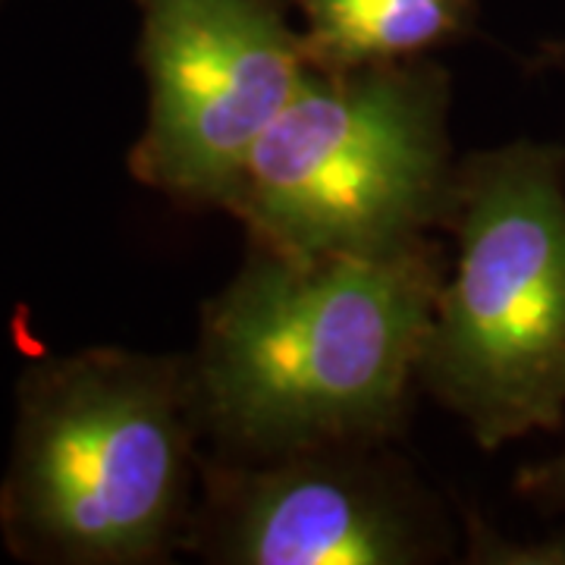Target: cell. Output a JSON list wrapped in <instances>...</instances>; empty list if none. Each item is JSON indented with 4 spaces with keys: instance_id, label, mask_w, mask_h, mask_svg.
<instances>
[{
    "instance_id": "1",
    "label": "cell",
    "mask_w": 565,
    "mask_h": 565,
    "mask_svg": "<svg viewBox=\"0 0 565 565\" xmlns=\"http://www.w3.org/2000/svg\"><path fill=\"white\" fill-rule=\"evenodd\" d=\"M446 277L430 239L393 255H292L255 245L204 302L189 355L207 456L390 444Z\"/></svg>"
},
{
    "instance_id": "2",
    "label": "cell",
    "mask_w": 565,
    "mask_h": 565,
    "mask_svg": "<svg viewBox=\"0 0 565 565\" xmlns=\"http://www.w3.org/2000/svg\"><path fill=\"white\" fill-rule=\"evenodd\" d=\"M204 430L189 355L82 349L17 386L3 546L39 565H151L189 544Z\"/></svg>"
},
{
    "instance_id": "3",
    "label": "cell",
    "mask_w": 565,
    "mask_h": 565,
    "mask_svg": "<svg viewBox=\"0 0 565 565\" xmlns=\"http://www.w3.org/2000/svg\"><path fill=\"white\" fill-rule=\"evenodd\" d=\"M456 239L418 384L487 452L565 422V148L519 139L459 161Z\"/></svg>"
},
{
    "instance_id": "4",
    "label": "cell",
    "mask_w": 565,
    "mask_h": 565,
    "mask_svg": "<svg viewBox=\"0 0 565 565\" xmlns=\"http://www.w3.org/2000/svg\"><path fill=\"white\" fill-rule=\"evenodd\" d=\"M452 82L418 57L318 70L226 195L248 239L292 255H393L444 230L459 161Z\"/></svg>"
},
{
    "instance_id": "5",
    "label": "cell",
    "mask_w": 565,
    "mask_h": 565,
    "mask_svg": "<svg viewBox=\"0 0 565 565\" xmlns=\"http://www.w3.org/2000/svg\"><path fill=\"white\" fill-rule=\"evenodd\" d=\"M148 120L132 177L185 207H223L248 154L311 73L274 0H139Z\"/></svg>"
},
{
    "instance_id": "6",
    "label": "cell",
    "mask_w": 565,
    "mask_h": 565,
    "mask_svg": "<svg viewBox=\"0 0 565 565\" xmlns=\"http://www.w3.org/2000/svg\"><path fill=\"white\" fill-rule=\"evenodd\" d=\"M452 550L444 503L386 444L262 462L204 452L185 544L221 565H427Z\"/></svg>"
},
{
    "instance_id": "7",
    "label": "cell",
    "mask_w": 565,
    "mask_h": 565,
    "mask_svg": "<svg viewBox=\"0 0 565 565\" xmlns=\"http://www.w3.org/2000/svg\"><path fill=\"white\" fill-rule=\"evenodd\" d=\"M302 10V41L318 70L427 57L459 39L475 0H292Z\"/></svg>"
},
{
    "instance_id": "8",
    "label": "cell",
    "mask_w": 565,
    "mask_h": 565,
    "mask_svg": "<svg viewBox=\"0 0 565 565\" xmlns=\"http://www.w3.org/2000/svg\"><path fill=\"white\" fill-rule=\"evenodd\" d=\"M515 490L537 509L565 512V452L544 459V462L525 465L519 471Z\"/></svg>"
}]
</instances>
